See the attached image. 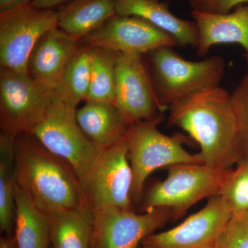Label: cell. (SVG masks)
<instances>
[{"label": "cell", "instance_id": "obj_1", "mask_svg": "<svg viewBox=\"0 0 248 248\" xmlns=\"http://www.w3.org/2000/svg\"><path fill=\"white\" fill-rule=\"evenodd\" d=\"M168 123L182 129L200 148L203 164L232 169L244 158L231 94L221 86L183 98L169 106Z\"/></svg>", "mask_w": 248, "mask_h": 248}, {"label": "cell", "instance_id": "obj_2", "mask_svg": "<svg viewBox=\"0 0 248 248\" xmlns=\"http://www.w3.org/2000/svg\"><path fill=\"white\" fill-rule=\"evenodd\" d=\"M14 166L18 187L49 216L77 208L84 200L73 167L47 150L31 133H22L16 138Z\"/></svg>", "mask_w": 248, "mask_h": 248}, {"label": "cell", "instance_id": "obj_3", "mask_svg": "<svg viewBox=\"0 0 248 248\" xmlns=\"http://www.w3.org/2000/svg\"><path fill=\"white\" fill-rule=\"evenodd\" d=\"M166 169L164 180L155 183L143 195L141 209L144 213L169 210L172 219L180 218L200 201L218 195L232 170L203 164H178Z\"/></svg>", "mask_w": 248, "mask_h": 248}, {"label": "cell", "instance_id": "obj_4", "mask_svg": "<svg viewBox=\"0 0 248 248\" xmlns=\"http://www.w3.org/2000/svg\"><path fill=\"white\" fill-rule=\"evenodd\" d=\"M149 54L152 78L160 102L166 108L183 98L219 86L226 73V60L220 55L190 61L169 46Z\"/></svg>", "mask_w": 248, "mask_h": 248}, {"label": "cell", "instance_id": "obj_5", "mask_svg": "<svg viewBox=\"0 0 248 248\" xmlns=\"http://www.w3.org/2000/svg\"><path fill=\"white\" fill-rule=\"evenodd\" d=\"M162 115L154 120L131 124L125 138L128 159L133 170L132 200L140 202L144 195L147 179L157 169L174 165L203 164L200 155L187 151L180 137L168 136L158 129Z\"/></svg>", "mask_w": 248, "mask_h": 248}, {"label": "cell", "instance_id": "obj_6", "mask_svg": "<svg viewBox=\"0 0 248 248\" xmlns=\"http://www.w3.org/2000/svg\"><path fill=\"white\" fill-rule=\"evenodd\" d=\"M76 111L65 105L55 94L45 117L31 133L47 150L71 165L82 190L101 150L80 128Z\"/></svg>", "mask_w": 248, "mask_h": 248}, {"label": "cell", "instance_id": "obj_7", "mask_svg": "<svg viewBox=\"0 0 248 248\" xmlns=\"http://www.w3.org/2000/svg\"><path fill=\"white\" fill-rule=\"evenodd\" d=\"M55 90L28 72L0 68L1 133L16 138L31 133L48 111Z\"/></svg>", "mask_w": 248, "mask_h": 248}, {"label": "cell", "instance_id": "obj_8", "mask_svg": "<svg viewBox=\"0 0 248 248\" xmlns=\"http://www.w3.org/2000/svg\"><path fill=\"white\" fill-rule=\"evenodd\" d=\"M126 138L101 150L82 192L94 211L107 207L133 210V174L128 159Z\"/></svg>", "mask_w": 248, "mask_h": 248}, {"label": "cell", "instance_id": "obj_9", "mask_svg": "<svg viewBox=\"0 0 248 248\" xmlns=\"http://www.w3.org/2000/svg\"><path fill=\"white\" fill-rule=\"evenodd\" d=\"M58 27V11L26 5L0 14V65L27 72L28 60L37 42Z\"/></svg>", "mask_w": 248, "mask_h": 248}, {"label": "cell", "instance_id": "obj_10", "mask_svg": "<svg viewBox=\"0 0 248 248\" xmlns=\"http://www.w3.org/2000/svg\"><path fill=\"white\" fill-rule=\"evenodd\" d=\"M114 104L130 125L154 120L167 109L141 55L117 53Z\"/></svg>", "mask_w": 248, "mask_h": 248}, {"label": "cell", "instance_id": "obj_11", "mask_svg": "<svg viewBox=\"0 0 248 248\" xmlns=\"http://www.w3.org/2000/svg\"><path fill=\"white\" fill-rule=\"evenodd\" d=\"M172 219L166 209L142 214L117 207L94 211L92 248H138L147 236Z\"/></svg>", "mask_w": 248, "mask_h": 248}, {"label": "cell", "instance_id": "obj_12", "mask_svg": "<svg viewBox=\"0 0 248 248\" xmlns=\"http://www.w3.org/2000/svg\"><path fill=\"white\" fill-rule=\"evenodd\" d=\"M83 40L92 47L138 55L161 47L179 46L173 36L145 19L117 14L97 31L85 36Z\"/></svg>", "mask_w": 248, "mask_h": 248}, {"label": "cell", "instance_id": "obj_13", "mask_svg": "<svg viewBox=\"0 0 248 248\" xmlns=\"http://www.w3.org/2000/svg\"><path fill=\"white\" fill-rule=\"evenodd\" d=\"M232 215L231 209L221 197L215 196L209 199L200 211L180 224L149 235L141 245L143 248H214Z\"/></svg>", "mask_w": 248, "mask_h": 248}, {"label": "cell", "instance_id": "obj_14", "mask_svg": "<svg viewBox=\"0 0 248 248\" xmlns=\"http://www.w3.org/2000/svg\"><path fill=\"white\" fill-rule=\"evenodd\" d=\"M191 15L198 29L196 48L199 56H205L216 45H239L244 48L248 66V4L226 14L192 11Z\"/></svg>", "mask_w": 248, "mask_h": 248}, {"label": "cell", "instance_id": "obj_15", "mask_svg": "<svg viewBox=\"0 0 248 248\" xmlns=\"http://www.w3.org/2000/svg\"><path fill=\"white\" fill-rule=\"evenodd\" d=\"M78 40L60 28L48 31L37 42L28 60L31 77L55 89L78 48Z\"/></svg>", "mask_w": 248, "mask_h": 248}, {"label": "cell", "instance_id": "obj_16", "mask_svg": "<svg viewBox=\"0 0 248 248\" xmlns=\"http://www.w3.org/2000/svg\"><path fill=\"white\" fill-rule=\"evenodd\" d=\"M116 14L145 19L177 40L179 46L197 47L198 29L195 21L174 16L167 3L159 0H115Z\"/></svg>", "mask_w": 248, "mask_h": 248}, {"label": "cell", "instance_id": "obj_17", "mask_svg": "<svg viewBox=\"0 0 248 248\" xmlns=\"http://www.w3.org/2000/svg\"><path fill=\"white\" fill-rule=\"evenodd\" d=\"M80 128L99 149H106L123 140L130 124L113 103L87 102L76 111Z\"/></svg>", "mask_w": 248, "mask_h": 248}, {"label": "cell", "instance_id": "obj_18", "mask_svg": "<svg viewBox=\"0 0 248 248\" xmlns=\"http://www.w3.org/2000/svg\"><path fill=\"white\" fill-rule=\"evenodd\" d=\"M57 11L58 28L79 40L115 16V0H71Z\"/></svg>", "mask_w": 248, "mask_h": 248}, {"label": "cell", "instance_id": "obj_19", "mask_svg": "<svg viewBox=\"0 0 248 248\" xmlns=\"http://www.w3.org/2000/svg\"><path fill=\"white\" fill-rule=\"evenodd\" d=\"M53 248H92L94 210L84 199L77 208L50 215Z\"/></svg>", "mask_w": 248, "mask_h": 248}, {"label": "cell", "instance_id": "obj_20", "mask_svg": "<svg viewBox=\"0 0 248 248\" xmlns=\"http://www.w3.org/2000/svg\"><path fill=\"white\" fill-rule=\"evenodd\" d=\"M15 239L17 248H50V217L35 206L16 183Z\"/></svg>", "mask_w": 248, "mask_h": 248}, {"label": "cell", "instance_id": "obj_21", "mask_svg": "<svg viewBox=\"0 0 248 248\" xmlns=\"http://www.w3.org/2000/svg\"><path fill=\"white\" fill-rule=\"evenodd\" d=\"M92 46L79 47L65 68L55 89V96L67 107L77 109L81 101L86 100L91 81Z\"/></svg>", "mask_w": 248, "mask_h": 248}, {"label": "cell", "instance_id": "obj_22", "mask_svg": "<svg viewBox=\"0 0 248 248\" xmlns=\"http://www.w3.org/2000/svg\"><path fill=\"white\" fill-rule=\"evenodd\" d=\"M16 138L0 133V231L9 236L16 218L14 153Z\"/></svg>", "mask_w": 248, "mask_h": 248}, {"label": "cell", "instance_id": "obj_23", "mask_svg": "<svg viewBox=\"0 0 248 248\" xmlns=\"http://www.w3.org/2000/svg\"><path fill=\"white\" fill-rule=\"evenodd\" d=\"M117 53L92 47L91 81L86 102L113 103L116 89Z\"/></svg>", "mask_w": 248, "mask_h": 248}, {"label": "cell", "instance_id": "obj_24", "mask_svg": "<svg viewBox=\"0 0 248 248\" xmlns=\"http://www.w3.org/2000/svg\"><path fill=\"white\" fill-rule=\"evenodd\" d=\"M218 196L232 213H248V159H243L232 170Z\"/></svg>", "mask_w": 248, "mask_h": 248}, {"label": "cell", "instance_id": "obj_25", "mask_svg": "<svg viewBox=\"0 0 248 248\" xmlns=\"http://www.w3.org/2000/svg\"><path fill=\"white\" fill-rule=\"evenodd\" d=\"M214 248H248V213L232 215Z\"/></svg>", "mask_w": 248, "mask_h": 248}, {"label": "cell", "instance_id": "obj_26", "mask_svg": "<svg viewBox=\"0 0 248 248\" xmlns=\"http://www.w3.org/2000/svg\"><path fill=\"white\" fill-rule=\"evenodd\" d=\"M238 128L240 145L244 159H248V72L231 93Z\"/></svg>", "mask_w": 248, "mask_h": 248}, {"label": "cell", "instance_id": "obj_27", "mask_svg": "<svg viewBox=\"0 0 248 248\" xmlns=\"http://www.w3.org/2000/svg\"><path fill=\"white\" fill-rule=\"evenodd\" d=\"M189 4L192 11L226 14L240 5L248 4V0H189Z\"/></svg>", "mask_w": 248, "mask_h": 248}, {"label": "cell", "instance_id": "obj_28", "mask_svg": "<svg viewBox=\"0 0 248 248\" xmlns=\"http://www.w3.org/2000/svg\"><path fill=\"white\" fill-rule=\"evenodd\" d=\"M34 0H0V14L31 4Z\"/></svg>", "mask_w": 248, "mask_h": 248}, {"label": "cell", "instance_id": "obj_29", "mask_svg": "<svg viewBox=\"0 0 248 248\" xmlns=\"http://www.w3.org/2000/svg\"><path fill=\"white\" fill-rule=\"evenodd\" d=\"M71 0H34L31 5L41 9H54L58 6L66 4Z\"/></svg>", "mask_w": 248, "mask_h": 248}, {"label": "cell", "instance_id": "obj_30", "mask_svg": "<svg viewBox=\"0 0 248 248\" xmlns=\"http://www.w3.org/2000/svg\"><path fill=\"white\" fill-rule=\"evenodd\" d=\"M0 248H17L15 237L11 235H4L0 239Z\"/></svg>", "mask_w": 248, "mask_h": 248}, {"label": "cell", "instance_id": "obj_31", "mask_svg": "<svg viewBox=\"0 0 248 248\" xmlns=\"http://www.w3.org/2000/svg\"><path fill=\"white\" fill-rule=\"evenodd\" d=\"M50 248H52L51 246H50Z\"/></svg>", "mask_w": 248, "mask_h": 248}]
</instances>
